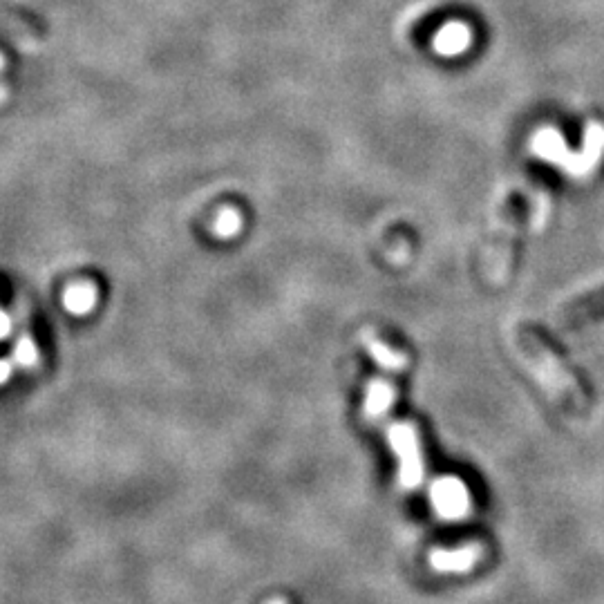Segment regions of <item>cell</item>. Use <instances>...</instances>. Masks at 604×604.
<instances>
[{"label":"cell","instance_id":"obj_1","mask_svg":"<svg viewBox=\"0 0 604 604\" xmlns=\"http://www.w3.org/2000/svg\"><path fill=\"white\" fill-rule=\"evenodd\" d=\"M515 343L519 354L528 365V370L540 381L542 388L551 394L555 403H560L564 410L582 414L589 408V394L584 392L578 379L571 374L560 356L553 352L549 343L535 332L531 325H519L515 334Z\"/></svg>","mask_w":604,"mask_h":604},{"label":"cell","instance_id":"obj_2","mask_svg":"<svg viewBox=\"0 0 604 604\" xmlns=\"http://www.w3.org/2000/svg\"><path fill=\"white\" fill-rule=\"evenodd\" d=\"M524 204L515 195L508 197L497 213L495 229L490 233V247L486 251V278L490 285H502L513 267L515 244L522 231Z\"/></svg>","mask_w":604,"mask_h":604},{"label":"cell","instance_id":"obj_3","mask_svg":"<svg viewBox=\"0 0 604 604\" xmlns=\"http://www.w3.org/2000/svg\"><path fill=\"white\" fill-rule=\"evenodd\" d=\"M390 443L401 464V484L410 490L417 488L423 481V457L417 430L410 423H396L390 428Z\"/></svg>","mask_w":604,"mask_h":604},{"label":"cell","instance_id":"obj_4","mask_svg":"<svg viewBox=\"0 0 604 604\" xmlns=\"http://www.w3.org/2000/svg\"><path fill=\"white\" fill-rule=\"evenodd\" d=\"M430 497L434 511L443 519H461L470 511L468 488L464 481L457 477H443L434 481Z\"/></svg>","mask_w":604,"mask_h":604},{"label":"cell","instance_id":"obj_5","mask_svg":"<svg viewBox=\"0 0 604 604\" xmlns=\"http://www.w3.org/2000/svg\"><path fill=\"white\" fill-rule=\"evenodd\" d=\"M600 318H604V287L593 291L589 296L575 298L569 305L562 307L558 318H555V325H558V329H573Z\"/></svg>","mask_w":604,"mask_h":604},{"label":"cell","instance_id":"obj_6","mask_svg":"<svg viewBox=\"0 0 604 604\" xmlns=\"http://www.w3.org/2000/svg\"><path fill=\"white\" fill-rule=\"evenodd\" d=\"M481 551L484 549L479 544H466L455 551L434 549L430 553V566L439 573H464L470 566H475Z\"/></svg>","mask_w":604,"mask_h":604},{"label":"cell","instance_id":"obj_7","mask_svg":"<svg viewBox=\"0 0 604 604\" xmlns=\"http://www.w3.org/2000/svg\"><path fill=\"white\" fill-rule=\"evenodd\" d=\"M363 345H365L367 352L372 354L374 361L383 367V370L401 372V370H405V365H408V358H405L399 352H394L392 347H388L383 341H379V338H376L374 334H363Z\"/></svg>","mask_w":604,"mask_h":604},{"label":"cell","instance_id":"obj_8","mask_svg":"<svg viewBox=\"0 0 604 604\" xmlns=\"http://www.w3.org/2000/svg\"><path fill=\"white\" fill-rule=\"evenodd\" d=\"M394 401V390L388 383L376 381L370 385V392H367V401H365V412L370 417H381V414L390 408Z\"/></svg>","mask_w":604,"mask_h":604},{"label":"cell","instance_id":"obj_9","mask_svg":"<svg viewBox=\"0 0 604 604\" xmlns=\"http://www.w3.org/2000/svg\"><path fill=\"white\" fill-rule=\"evenodd\" d=\"M240 224H242V220H240L238 211L226 209V211L220 213V217H217V222H215V233L220 235V238H229V235H233L235 231L240 229Z\"/></svg>","mask_w":604,"mask_h":604},{"label":"cell","instance_id":"obj_10","mask_svg":"<svg viewBox=\"0 0 604 604\" xmlns=\"http://www.w3.org/2000/svg\"><path fill=\"white\" fill-rule=\"evenodd\" d=\"M269 604H287V602L285 600H271Z\"/></svg>","mask_w":604,"mask_h":604}]
</instances>
